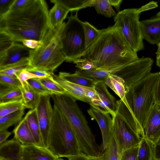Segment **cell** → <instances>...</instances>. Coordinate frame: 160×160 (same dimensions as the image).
<instances>
[{
    "label": "cell",
    "mask_w": 160,
    "mask_h": 160,
    "mask_svg": "<svg viewBox=\"0 0 160 160\" xmlns=\"http://www.w3.org/2000/svg\"><path fill=\"white\" fill-rule=\"evenodd\" d=\"M49 11L45 1L31 0L25 7L0 17V31L17 42L29 39L42 41L51 28Z\"/></svg>",
    "instance_id": "1"
},
{
    "label": "cell",
    "mask_w": 160,
    "mask_h": 160,
    "mask_svg": "<svg viewBox=\"0 0 160 160\" xmlns=\"http://www.w3.org/2000/svg\"><path fill=\"white\" fill-rule=\"evenodd\" d=\"M82 58L92 62L95 68L110 73L139 58L115 25L102 29Z\"/></svg>",
    "instance_id": "2"
},
{
    "label": "cell",
    "mask_w": 160,
    "mask_h": 160,
    "mask_svg": "<svg viewBox=\"0 0 160 160\" xmlns=\"http://www.w3.org/2000/svg\"><path fill=\"white\" fill-rule=\"evenodd\" d=\"M55 104L71 124L75 134L80 151L91 157L101 156L100 146L97 143L95 136L76 100L66 95L51 96Z\"/></svg>",
    "instance_id": "3"
},
{
    "label": "cell",
    "mask_w": 160,
    "mask_h": 160,
    "mask_svg": "<svg viewBox=\"0 0 160 160\" xmlns=\"http://www.w3.org/2000/svg\"><path fill=\"white\" fill-rule=\"evenodd\" d=\"M159 75V72H150L126 92L127 107L138 128L144 133L147 119L155 103V92Z\"/></svg>",
    "instance_id": "4"
},
{
    "label": "cell",
    "mask_w": 160,
    "mask_h": 160,
    "mask_svg": "<svg viewBox=\"0 0 160 160\" xmlns=\"http://www.w3.org/2000/svg\"><path fill=\"white\" fill-rule=\"evenodd\" d=\"M51 127L47 148L58 158L69 157L81 152L70 123L54 104Z\"/></svg>",
    "instance_id": "5"
},
{
    "label": "cell",
    "mask_w": 160,
    "mask_h": 160,
    "mask_svg": "<svg viewBox=\"0 0 160 160\" xmlns=\"http://www.w3.org/2000/svg\"><path fill=\"white\" fill-rule=\"evenodd\" d=\"M62 24L56 28H51L41 46L32 49L29 59L32 67L47 71L53 75L54 70L66 61L60 38Z\"/></svg>",
    "instance_id": "6"
},
{
    "label": "cell",
    "mask_w": 160,
    "mask_h": 160,
    "mask_svg": "<svg viewBox=\"0 0 160 160\" xmlns=\"http://www.w3.org/2000/svg\"><path fill=\"white\" fill-rule=\"evenodd\" d=\"M78 11L74 15L71 13L67 22H63L60 31L62 49L65 61L69 62L82 58L86 50L83 22L78 18Z\"/></svg>",
    "instance_id": "7"
},
{
    "label": "cell",
    "mask_w": 160,
    "mask_h": 160,
    "mask_svg": "<svg viewBox=\"0 0 160 160\" xmlns=\"http://www.w3.org/2000/svg\"><path fill=\"white\" fill-rule=\"evenodd\" d=\"M138 8L124 9L119 12L114 17V25L124 38L135 52L143 49L144 46Z\"/></svg>",
    "instance_id": "8"
},
{
    "label": "cell",
    "mask_w": 160,
    "mask_h": 160,
    "mask_svg": "<svg viewBox=\"0 0 160 160\" xmlns=\"http://www.w3.org/2000/svg\"><path fill=\"white\" fill-rule=\"evenodd\" d=\"M112 118L111 132L116 142L119 153L121 156L125 150L138 146L142 138L133 130L118 110H117L115 116Z\"/></svg>",
    "instance_id": "9"
},
{
    "label": "cell",
    "mask_w": 160,
    "mask_h": 160,
    "mask_svg": "<svg viewBox=\"0 0 160 160\" xmlns=\"http://www.w3.org/2000/svg\"><path fill=\"white\" fill-rule=\"evenodd\" d=\"M50 97L49 96H40L39 102L36 108L43 145L46 148L48 146L53 113Z\"/></svg>",
    "instance_id": "10"
},
{
    "label": "cell",
    "mask_w": 160,
    "mask_h": 160,
    "mask_svg": "<svg viewBox=\"0 0 160 160\" xmlns=\"http://www.w3.org/2000/svg\"><path fill=\"white\" fill-rule=\"evenodd\" d=\"M90 105V107L87 110V112L92 118L97 122L101 132L102 142L100 147L102 153L105 150L109 140L112 118L108 112L102 109L98 106L93 104Z\"/></svg>",
    "instance_id": "11"
},
{
    "label": "cell",
    "mask_w": 160,
    "mask_h": 160,
    "mask_svg": "<svg viewBox=\"0 0 160 160\" xmlns=\"http://www.w3.org/2000/svg\"><path fill=\"white\" fill-rule=\"evenodd\" d=\"M144 137L153 145L160 137V105L155 103L143 129Z\"/></svg>",
    "instance_id": "12"
},
{
    "label": "cell",
    "mask_w": 160,
    "mask_h": 160,
    "mask_svg": "<svg viewBox=\"0 0 160 160\" xmlns=\"http://www.w3.org/2000/svg\"><path fill=\"white\" fill-rule=\"evenodd\" d=\"M31 50L22 44L15 42L7 51L0 54V68L29 58Z\"/></svg>",
    "instance_id": "13"
},
{
    "label": "cell",
    "mask_w": 160,
    "mask_h": 160,
    "mask_svg": "<svg viewBox=\"0 0 160 160\" xmlns=\"http://www.w3.org/2000/svg\"><path fill=\"white\" fill-rule=\"evenodd\" d=\"M94 88L99 96L100 101L93 104L103 108L112 117H114L117 110V101L108 91L105 83L102 82H97Z\"/></svg>",
    "instance_id": "14"
},
{
    "label": "cell",
    "mask_w": 160,
    "mask_h": 160,
    "mask_svg": "<svg viewBox=\"0 0 160 160\" xmlns=\"http://www.w3.org/2000/svg\"><path fill=\"white\" fill-rule=\"evenodd\" d=\"M140 23L143 39L153 45L160 43V17L142 20Z\"/></svg>",
    "instance_id": "15"
},
{
    "label": "cell",
    "mask_w": 160,
    "mask_h": 160,
    "mask_svg": "<svg viewBox=\"0 0 160 160\" xmlns=\"http://www.w3.org/2000/svg\"><path fill=\"white\" fill-rule=\"evenodd\" d=\"M21 160H57L58 158L47 148L35 145H22Z\"/></svg>",
    "instance_id": "16"
},
{
    "label": "cell",
    "mask_w": 160,
    "mask_h": 160,
    "mask_svg": "<svg viewBox=\"0 0 160 160\" xmlns=\"http://www.w3.org/2000/svg\"><path fill=\"white\" fill-rule=\"evenodd\" d=\"M54 81L64 89L65 95L70 96L76 100H80L88 103H92L85 94V87L76 84L59 76L58 75H52Z\"/></svg>",
    "instance_id": "17"
},
{
    "label": "cell",
    "mask_w": 160,
    "mask_h": 160,
    "mask_svg": "<svg viewBox=\"0 0 160 160\" xmlns=\"http://www.w3.org/2000/svg\"><path fill=\"white\" fill-rule=\"evenodd\" d=\"M21 144L14 138L0 144V160H21Z\"/></svg>",
    "instance_id": "18"
},
{
    "label": "cell",
    "mask_w": 160,
    "mask_h": 160,
    "mask_svg": "<svg viewBox=\"0 0 160 160\" xmlns=\"http://www.w3.org/2000/svg\"><path fill=\"white\" fill-rule=\"evenodd\" d=\"M14 138L22 145H35L34 137L28 126L25 116L12 131Z\"/></svg>",
    "instance_id": "19"
},
{
    "label": "cell",
    "mask_w": 160,
    "mask_h": 160,
    "mask_svg": "<svg viewBox=\"0 0 160 160\" xmlns=\"http://www.w3.org/2000/svg\"><path fill=\"white\" fill-rule=\"evenodd\" d=\"M50 1L54 5L49 11V23L51 28H56L62 24L69 11L55 0H51Z\"/></svg>",
    "instance_id": "20"
},
{
    "label": "cell",
    "mask_w": 160,
    "mask_h": 160,
    "mask_svg": "<svg viewBox=\"0 0 160 160\" xmlns=\"http://www.w3.org/2000/svg\"><path fill=\"white\" fill-rule=\"evenodd\" d=\"M104 82L119 96L127 107L125 98L127 91L124 80L118 76L110 74L106 79Z\"/></svg>",
    "instance_id": "21"
},
{
    "label": "cell",
    "mask_w": 160,
    "mask_h": 160,
    "mask_svg": "<svg viewBox=\"0 0 160 160\" xmlns=\"http://www.w3.org/2000/svg\"><path fill=\"white\" fill-rule=\"evenodd\" d=\"M25 116L35 139L36 145L43 147L36 108L30 110L27 112Z\"/></svg>",
    "instance_id": "22"
},
{
    "label": "cell",
    "mask_w": 160,
    "mask_h": 160,
    "mask_svg": "<svg viewBox=\"0 0 160 160\" xmlns=\"http://www.w3.org/2000/svg\"><path fill=\"white\" fill-rule=\"evenodd\" d=\"M29 58L25 59L14 63L0 68V75H8L17 78L18 73L24 69L32 68Z\"/></svg>",
    "instance_id": "23"
},
{
    "label": "cell",
    "mask_w": 160,
    "mask_h": 160,
    "mask_svg": "<svg viewBox=\"0 0 160 160\" xmlns=\"http://www.w3.org/2000/svg\"><path fill=\"white\" fill-rule=\"evenodd\" d=\"M22 101L25 108L34 109L36 108L39 102L40 96L35 93L28 84L21 88Z\"/></svg>",
    "instance_id": "24"
},
{
    "label": "cell",
    "mask_w": 160,
    "mask_h": 160,
    "mask_svg": "<svg viewBox=\"0 0 160 160\" xmlns=\"http://www.w3.org/2000/svg\"><path fill=\"white\" fill-rule=\"evenodd\" d=\"M88 7H94L98 13L107 18L114 17L117 14L109 0H88Z\"/></svg>",
    "instance_id": "25"
},
{
    "label": "cell",
    "mask_w": 160,
    "mask_h": 160,
    "mask_svg": "<svg viewBox=\"0 0 160 160\" xmlns=\"http://www.w3.org/2000/svg\"><path fill=\"white\" fill-rule=\"evenodd\" d=\"M120 155L116 140L111 132L109 140L105 151L101 155L96 157V160H120Z\"/></svg>",
    "instance_id": "26"
},
{
    "label": "cell",
    "mask_w": 160,
    "mask_h": 160,
    "mask_svg": "<svg viewBox=\"0 0 160 160\" xmlns=\"http://www.w3.org/2000/svg\"><path fill=\"white\" fill-rule=\"evenodd\" d=\"M58 75L68 81L84 87H94L97 83L92 80L80 75L75 72L73 73H71L66 72H60Z\"/></svg>",
    "instance_id": "27"
},
{
    "label": "cell",
    "mask_w": 160,
    "mask_h": 160,
    "mask_svg": "<svg viewBox=\"0 0 160 160\" xmlns=\"http://www.w3.org/2000/svg\"><path fill=\"white\" fill-rule=\"evenodd\" d=\"M25 109L0 118V131L7 130L9 127L18 124L23 118Z\"/></svg>",
    "instance_id": "28"
},
{
    "label": "cell",
    "mask_w": 160,
    "mask_h": 160,
    "mask_svg": "<svg viewBox=\"0 0 160 160\" xmlns=\"http://www.w3.org/2000/svg\"><path fill=\"white\" fill-rule=\"evenodd\" d=\"M21 88L5 87L0 89V103L22 100Z\"/></svg>",
    "instance_id": "29"
},
{
    "label": "cell",
    "mask_w": 160,
    "mask_h": 160,
    "mask_svg": "<svg viewBox=\"0 0 160 160\" xmlns=\"http://www.w3.org/2000/svg\"><path fill=\"white\" fill-rule=\"evenodd\" d=\"M75 72L97 82H104L107 78L111 74L110 72L108 71L95 68L86 70L78 69Z\"/></svg>",
    "instance_id": "30"
},
{
    "label": "cell",
    "mask_w": 160,
    "mask_h": 160,
    "mask_svg": "<svg viewBox=\"0 0 160 160\" xmlns=\"http://www.w3.org/2000/svg\"><path fill=\"white\" fill-rule=\"evenodd\" d=\"M153 144L145 137L139 145L137 160H153Z\"/></svg>",
    "instance_id": "31"
},
{
    "label": "cell",
    "mask_w": 160,
    "mask_h": 160,
    "mask_svg": "<svg viewBox=\"0 0 160 160\" xmlns=\"http://www.w3.org/2000/svg\"><path fill=\"white\" fill-rule=\"evenodd\" d=\"M86 49L95 42L100 35L102 30H98L88 22H83Z\"/></svg>",
    "instance_id": "32"
},
{
    "label": "cell",
    "mask_w": 160,
    "mask_h": 160,
    "mask_svg": "<svg viewBox=\"0 0 160 160\" xmlns=\"http://www.w3.org/2000/svg\"><path fill=\"white\" fill-rule=\"evenodd\" d=\"M24 108L22 100L0 103V118Z\"/></svg>",
    "instance_id": "33"
},
{
    "label": "cell",
    "mask_w": 160,
    "mask_h": 160,
    "mask_svg": "<svg viewBox=\"0 0 160 160\" xmlns=\"http://www.w3.org/2000/svg\"><path fill=\"white\" fill-rule=\"evenodd\" d=\"M63 6L69 11H78L88 7V0H55Z\"/></svg>",
    "instance_id": "34"
},
{
    "label": "cell",
    "mask_w": 160,
    "mask_h": 160,
    "mask_svg": "<svg viewBox=\"0 0 160 160\" xmlns=\"http://www.w3.org/2000/svg\"><path fill=\"white\" fill-rule=\"evenodd\" d=\"M38 79L50 91L53 95H65L64 89L54 81L52 76L45 78Z\"/></svg>",
    "instance_id": "35"
},
{
    "label": "cell",
    "mask_w": 160,
    "mask_h": 160,
    "mask_svg": "<svg viewBox=\"0 0 160 160\" xmlns=\"http://www.w3.org/2000/svg\"><path fill=\"white\" fill-rule=\"evenodd\" d=\"M27 82L30 88L40 96H51L53 95L50 91L39 81L38 78L31 79L27 81Z\"/></svg>",
    "instance_id": "36"
},
{
    "label": "cell",
    "mask_w": 160,
    "mask_h": 160,
    "mask_svg": "<svg viewBox=\"0 0 160 160\" xmlns=\"http://www.w3.org/2000/svg\"><path fill=\"white\" fill-rule=\"evenodd\" d=\"M16 42L8 34L0 31V54L5 52Z\"/></svg>",
    "instance_id": "37"
},
{
    "label": "cell",
    "mask_w": 160,
    "mask_h": 160,
    "mask_svg": "<svg viewBox=\"0 0 160 160\" xmlns=\"http://www.w3.org/2000/svg\"><path fill=\"white\" fill-rule=\"evenodd\" d=\"M0 84L5 87L21 88L22 87L18 78L6 75H0Z\"/></svg>",
    "instance_id": "38"
},
{
    "label": "cell",
    "mask_w": 160,
    "mask_h": 160,
    "mask_svg": "<svg viewBox=\"0 0 160 160\" xmlns=\"http://www.w3.org/2000/svg\"><path fill=\"white\" fill-rule=\"evenodd\" d=\"M76 64L75 67L80 70H86L95 68L91 61L83 58H80L73 62Z\"/></svg>",
    "instance_id": "39"
},
{
    "label": "cell",
    "mask_w": 160,
    "mask_h": 160,
    "mask_svg": "<svg viewBox=\"0 0 160 160\" xmlns=\"http://www.w3.org/2000/svg\"><path fill=\"white\" fill-rule=\"evenodd\" d=\"M17 78L21 83L22 87L28 84L27 81L29 79L33 78L41 79L39 77L29 72L26 69H24L21 71L18 74Z\"/></svg>",
    "instance_id": "40"
},
{
    "label": "cell",
    "mask_w": 160,
    "mask_h": 160,
    "mask_svg": "<svg viewBox=\"0 0 160 160\" xmlns=\"http://www.w3.org/2000/svg\"><path fill=\"white\" fill-rule=\"evenodd\" d=\"M139 146L127 149L122 154L120 160H137Z\"/></svg>",
    "instance_id": "41"
},
{
    "label": "cell",
    "mask_w": 160,
    "mask_h": 160,
    "mask_svg": "<svg viewBox=\"0 0 160 160\" xmlns=\"http://www.w3.org/2000/svg\"><path fill=\"white\" fill-rule=\"evenodd\" d=\"M84 93L86 96L91 102V104L100 101L99 96L94 87H85Z\"/></svg>",
    "instance_id": "42"
},
{
    "label": "cell",
    "mask_w": 160,
    "mask_h": 160,
    "mask_svg": "<svg viewBox=\"0 0 160 160\" xmlns=\"http://www.w3.org/2000/svg\"><path fill=\"white\" fill-rule=\"evenodd\" d=\"M15 0H0V17L7 13Z\"/></svg>",
    "instance_id": "43"
},
{
    "label": "cell",
    "mask_w": 160,
    "mask_h": 160,
    "mask_svg": "<svg viewBox=\"0 0 160 160\" xmlns=\"http://www.w3.org/2000/svg\"><path fill=\"white\" fill-rule=\"evenodd\" d=\"M29 72L33 74L41 79L51 77L52 75L49 72L43 70L32 67L27 70Z\"/></svg>",
    "instance_id": "44"
},
{
    "label": "cell",
    "mask_w": 160,
    "mask_h": 160,
    "mask_svg": "<svg viewBox=\"0 0 160 160\" xmlns=\"http://www.w3.org/2000/svg\"><path fill=\"white\" fill-rule=\"evenodd\" d=\"M22 44L31 49H35L41 46L42 41H39L33 39H24L22 42Z\"/></svg>",
    "instance_id": "45"
},
{
    "label": "cell",
    "mask_w": 160,
    "mask_h": 160,
    "mask_svg": "<svg viewBox=\"0 0 160 160\" xmlns=\"http://www.w3.org/2000/svg\"><path fill=\"white\" fill-rule=\"evenodd\" d=\"M31 1V0H15L11 6L10 11H14L21 8L27 5Z\"/></svg>",
    "instance_id": "46"
},
{
    "label": "cell",
    "mask_w": 160,
    "mask_h": 160,
    "mask_svg": "<svg viewBox=\"0 0 160 160\" xmlns=\"http://www.w3.org/2000/svg\"><path fill=\"white\" fill-rule=\"evenodd\" d=\"M158 2L154 1H151L145 5L142 6L139 8H138L137 12L140 14L144 11H146L158 7Z\"/></svg>",
    "instance_id": "47"
},
{
    "label": "cell",
    "mask_w": 160,
    "mask_h": 160,
    "mask_svg": "<svg viewBox=\"0 0 160 160\" xmlns=\"http://www.w3.org/2000/svg\"><path fill=\"white\" fill-rule=\"evenodd\" d=\"M68 160H96L95 157H91L85 155L81 151L78 154L67 158Z\"/></svg>",
    "instance_id": "48"
},
{
    "label": "cell",
    "mask_w": 160,
    "mask_h": 160,
    "mask_svg": "<svg viewBox=\"0 0 160 160\" xmlns=\"http://www.w3.org/2000/svg\"><path fill=\"white\" fill-rule=\"evenodd\" d=\"M153 160H160V137L153 145Z\"/></svg>",
    "instance_id": "49"
},
{
    "label": "cell",
    "mask_w": 160,
    "mask_h": 160,
    "mask_svg": "<svg viewBox=\"0 0 160 160\" xmlns=\"http://www.w3.org/2000/svg\"><path fill=\"white\" fill-rule=\"evenodd\" d=\"M159 77L156 86L155 92V102L160 105V72Z\"/></svg>",
    "instance_id": "50"
},
{
    "label": "cell",
    "mask_w": 160,
    "mask_h": 160,
    "mask_svg": "<svg viewBox=\"0 0 160 160\" xmlns=\"http://www.w3.org/2000/svg\"><path fill=\"white\" fill-rule=\"evenodd\" d=\"M11 134V132L8 131L7 130L0 131V144L6 141Z\"/></svg>",
    "instance_id": "51"
},
{
    "label": "cell",
    "mask_w": 160,
    "mask_h": 160,
    "mask_svg": "<svg viewBox=\"0 0 160 160\" xmlns=\"http://www.w3.org/2000/svg\"><path fill=\"white\" fill-rule=\"evenodd\" d=\"M112 6H114L117 10L119 11L120 5L122 0H109Z\"/></svg>",
    "instance_id": "52"
},
{
    "label": "cell",
    "mask_w": 160,
    "mask_h": 160,
    "mask_svg": "<svg viewBox=\"0 0 160 160\" xmlns=\"http://www.w3.org/2000/svg\"><path fill=\"white\" fill-rule=\"evenodd\" d=\"M156 64L160 68V55L156 56Z\"/></svg>",
    "instance_id": "53"
},
{
    "label": "cell",
    "mask_w": 160,
    "mask_h": 160,
    "mask_svg": "<svg viewBox=\"0 0 160 160\" xmlns=\"http://www.w3.org/2000/svg\"><path fill=\"white\" fill-rule=\"evenodd\" d=\"M158 49L156 52V56L160 55V43L157 44Z\"/></svg>",
    "instance_id": "54"
},
{
    "label": "cell",
    "mask_w": 160,
    "mask_h": 160,
    "mask_svg": "<svg viewBox=\"0 0 160 160\" xmlns=\"http://www.w3.org/2000/svg\"><path fill=\"white\" fill-rule=\"evenodd\" d=\"M156 17H160V11L156 14Z\"/></svg>",
    "instance_id": "55"
},
{
    "label": "cell",
    "mask_w": 160,
    "mask_h": 160,
    "mask_svg": "<svg viewBox=\"0 0 160 160\" xmlns=\"http://www.w3.org/2000/svg\"><path fill=\"white\" fill-rule=\"evenodd\" d=\"M57 160H65L61 158H58Z\"/></svg>",
    "instance_id": "56"
},
{
    "label": "cell",
    "mask_w": 160,
    "mask_h": 160,
    "mask_svg": "<svg viewBox=\"0 0 160 160\" xmlns=\"http://www.w3.org/2000/svg\"></svg>",
    "instance_id": "57"
}]
</instances>
